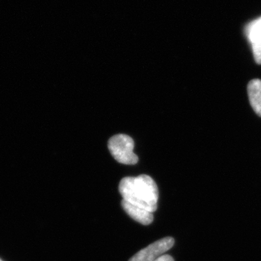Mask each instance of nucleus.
Returning a JSON list of instances; mask_svg holds the SVG:
<instances>
[{
    "label": "nucleus",
    "instance_id": "1",
    "mask_svg": "<svg viewBox=\"0 0 261 261\" xmlns=\"http://www.w3.org/2000/svg\"><path fill=\"white\" fill-rule=\"evenodd\" d=\"M123 200L132 205L153 213L157 210L159 188L150 176L123 178L118 187Z\"/></svg>",
    "mask_w": 261,
    "mask_h": 261
},
{
    "label": "nucleus",
    "instance_id": "2",
    "mask_svg": "<svg viewBox=\"0 0 261 261\" xmlns=\"http://www.w3.org/2000/svg\"><path fill=\"white\" fill-rule=\"evenodd\" d=\"M108 148L118 163L125 165H135L138 162V156L134 152L133 139L126 135L113 136L108 142Z\"/></svg>",
    "mask_w": 261,
    "mask_h": 261
},
{
    "label": "nucleus",
    "instance_id": "3",
    "mask_svg": "<svg viewBox=\"0 0 261 261\" xmlns=\"http://www.w3.org/2000/svg\"><path fill=\"white\" fill-rule=\"evenodd\" d=\"M174 245V240L167 237L161 239L151 244L149 246L142 249L140 252L130 257L128 261H154L163 256L165 252L171 248Z\"/></svg>",
    "mask_w": 261,
    "mask_h": 261
},
{
    "label": "nucleus",
    "instance_id": "4",
    "mask_svg": "<svg viewBox=\"0 0 261 261\" xmlns=\"http://www.w3.org/2000/svg\"><path fill=\"white\" fill-rule=\"evenodd\" d=\"M247 34L252 44L255 61L257 64H261V18L248 25Z\"/></svg>",
    "mask_w": 261,
    "mask_h": 261
},
{
    "label": "nucleus",
    "instance_id": "5",
    "mask_svg": "<svg viewBox=\"0 0 261 261\" xmlns=\"http://www.w3.org/2000/svg\"><path fill=\"white\" fill-rule=\"evenodd\" d=\"M121 205L123 210L132 219L140 223L141 224L147 226L152 224L153 221V215L152 213L145 210V209L141 208L127 202V201L123 200L121 201Z\"/></svg>",
    "mask_w": 261,
    "mask_h": 261
},
{
    "label": "nucleus",
    "instance_id": "6",
    "mask_svg": "<svg viewBox=\"0 0 261 261\" xmlns=\"http://www.w3.org/2000/svg\"><path fill=\"white\" fill-rule=\"evenodd\" d=\"M247 93L252 109L261 117V80L250 81L247 86Z\"/></svg>",
    "mask_w": 261,
    "mask_h": 261
},
{
    "label": "nucleus",
    "instance_id": "7",
    "mask_svg": "<svg viewBox=\"0 0 261 261\" xmlns=\"http://www.w3.org/2000/svg\"><path fill=\"white\" fill-rule=\"evenodd\" d=\"M154 261H174V260H173V257H171V255H164Z\"/></svg>",
    "mask_w": 261,
    "mask_h": 261
},
{
    "label": "nucleus",
    "instance_id": "8",
    "mask_svg": "<svg viewBox=\"0 0 261 261\" xmlns=\"http://www.w3.org/2000/svg\"><path fill=\"white\" fill-rule=\"evenodd\" d=\"M0 261H3V260H2L1 259H0Z\"/></svg>",
    "mask_w": 261,
    "mask_h": 261
}]
</instances>
